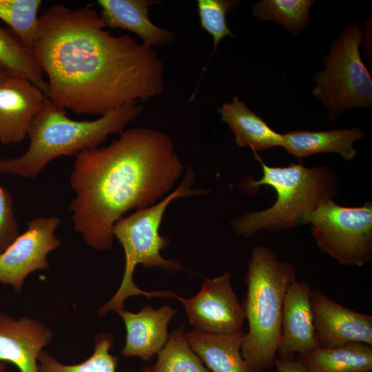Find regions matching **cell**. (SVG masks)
I'll use <instances>...</instances> for the list:
<instances>
[{"instance_id": "obj_20", "label": "cell", "mask_w": 372, "mask_h": 372, "mask_svg": "<svg viewBox=\"0 0 372 372\" xmlns=\"http://www.w3.org/2000/svg\"><path fill=\"white\" fill-rule=\"evenodd\" d=\"M309 372H370L372 346L349 343L335 347H316L300 355Z\"/></svg>"}, {"instance_id": "obj_30", "label": "cell", "mask_w": 372, "mask_h": 372, "mask_svg": "<svg viewBox=\"0 0 372 372\" xmlns=\"http://www.w3.org/2000/svg\"><path fill=\"white\" fill-rule=\"evenodd\" d=\"M0 372H7V366L5 362H0Z\"/></svg>"}, {"instance_id": "obj_13", "label": "cell", "mask_w": 372, "mask_h": 372, "mask_svg": "<svg viewBox=\"0 0 372 372\" xmlns=\"http://www.w3.org/2000/svg\"><path fill=\"white\" fill-rule=\"evenodd\" d=\"M52 338V331L37 320L0 313V362L19 372H39V354Z\"/></svg>"}, {"instance_id": "obj_14", "label": "cell", "mask_w": 372, "mask_h": 372, "mask_svg": "<svg viewBox=\"0 0 372 372\" xmlns=\"http://www.w3.org/2000/svg\"><path fill=\"white\" fill-rule=\"evenodd\" d=\"M311 285L292 282L286 293L282 313L278 357H294L318 347L311 306Z\"/></svg>"}, {"instance_id": "obj_18", "label": "cell", "mask_w": 372, "mask_h": 372, "mask_svg": "<svg viewBox=\"0 0 372 372\" xmlns=\"http://www.w3.org/2000/svg\"><path fill=\"white\" fill-rule=\"evenodd\" d=\"M245 333L192 330L185 335L192 350L212 372H249L241 354Z\"/></svg>"}, {"instance_id": "obj_17", "label": "cell", "mask_w": 372, "mask_h": 372, "mask_svg": "<svg viewBox=\"0 0 372 372\" xmlns=\"http://www.w3.org/2000/svg\"><path fill=\"white\" fill-rule=\"evenodd\" d=\"M364 135L360 127L319 132L298 130L282 134L281 147L300 162L304 158L321 153L338 154L351 161L357 154L355 142Z\"/></svg>"}, {"instance_id": "obj_8", "label": "cell", "mask_w": 372, "mask_h": 372, "mask_svg": "<svg viewBox=\"0 0 372 372\" xmlns=\"http://www.w3.org/2000/svg\"><path fill=\"white\" fill-rule=\"evenodd\" d=\"M308 224L318 248L344 266L362 267L372 260V203L344 207L329 199Z\"/></svg>"}, {"instance_id": "obj_29", "label": "cell", "mask_w": 372, "mask_h": 372, "mask_svg": "<svg viewBox=\"0 0 372 372\" xmlns=\"http://www.w3.org/2000/svg\"><path fill=\"white\" fill-rule=\"evenodd\" d=\"M10 75V74L8 73L0 70V82L6 79Z\"/></svg>"}, {"instance_id": "obj_21", "label": "cell", "mask_w": 372, "mask_h": 372, "mask_svg": "<svg viewBox=\"0 0 372 372\" xmlns=\"http://www.w3.org/2000/svg\"><path fill=\"white\" fill-rule=\"evenodd\" d=\"M0 70L27 79L49 97V86L32 49L0 25Z\"/></svg>"}, {"instance_id": "obj_2", "label": "cell", "mask_w": 372, "mask_h": 372, "mask_svg": "<svg viewBox=\"0 0 372 372\" xmlns=\"http://www.w3.org/2000/svg\"><path fill=\"white\" fill-rule=\"evenodd\" d=\"M70 183L76 231L99 251L113 245L112 229L131 209L156 203L185 172L171 138L149 128L124 130L105 147L76 154Z\"/></svg>"}, {"instance_id": "obj_6", "label": "cell", "mask_w": 372, "mask_h": 372, "mask_svg": "<svg viewBox=\"0 0 372 372\" xmlns=\"http://www.w3.org/2000/svg\"><path fill=\"white\" fill-rule=\"evenodd\" d=\"M195 174L188 166L178 185L165 198L148 207L121 218L112 229V234L121 244L125 253V269L121 284L114 296L98 311L103 316L111 310L123 308L125 300L132 296L144 295L147 298L169 297L176 295L171 291H145L134 282L133 275L136 267H156L167 271H175L182 268L179 260L165 259L160 254L168 244L169 240L159 234L163 215L168 205L175 199L207 194V190L193 189Z\"/></svg>"}, {"instance_id": "obj_12", "label": "cell", "mask_w": 372, "mask_h": 372, "mask_svg": "<svg viewBox=\"0 0 372 372\" xmlns=\"http://www.w3.org/2000/svg\"><path fill=\"white\" fill-rule=\"evenodd\" d=\"M47 96L25 79L8 76L0 82V143L16 144L28 137L30 125Z\"/></svg>"}, {"instance_id": "obj_23", "label": "cell", "mask_w": 372, "mask_h": 372, "mask_svg": "<svg viewBox=\"0 0 372 372\" xmlns=\"http://www.w3.org/2000/svg\"><path fill=\"white\" fill-rule=\"evenodd\" d=\"M151 372H209L191 348L182 325L169 335Z\"/></svg>"}, {"instance_id": "obj_27", "label": "cell", "mask_w": 372, "mask_h": 372, "mask_svg": "<svg viewBox=\"0 0 372 372\" xmlns=\"http://www.w3.org/2000/svg\"><path fill=\"white\" fill-rule=\"evenodd\" d=\"M18 236L12 196L8 190L0 186V254Z\"/></svg>"}, {"instance_id": "obj_25", "label": "cell", "mask_w": 372, "mask_h": 372, "mask_svg": "<svg viewBox=\"0 0 372 372\" xmlns=\"http://www.w3.org/2000/svg\"><path fill=\"white\" fill-rule=\"evenodd\" d=\"M42 3L41 0H0V19L30 49L37 36Z\"/></svg>"}, {"instance_id": "obj_7", "label": "cell", "mask_w": 372, "mask_h": 372, "mask_svg": "<svg viewBox=\"0 0 372 372\" xmlns=\"http://www.w3.org/2000/svg\"><path fill=\"white\" fill-rule=\"evenodd\" d=\"M363 36L356 22L345 26L324 57V70L313 76L312 94L327 107L331 121L347 109L372 106V79L360 52Z\"/></svg>"}, {"instance_id": "obj_31", "label": "cell", "mask_w": 372, "mask_h": 372, "mask_svg": "<svg viewBox=\"0 0 372 372\" xmlns=\"http://www.w3.org/2000/svg\"><path fill=\"white\" fill-rule=\"evenodd\" d=\"M141 372H151L150 368L148 366L145 367V369H143V371H141Z\"/></svg>"}, {"instance_id": "obj_22", "label": "cell", "mask_w": 372, "mask_h": 372, "mask_svg": "<svg viewBox=\"0 0 372 372\" xmlns=\"http://www.w3.org/2000/svg\"><path fill=\"white\" fill-rule=\"evenodd\" d=\"M113 344L111 335H97L93 353L87 360L75 364H63L42 350L37 358L39 372H116L118 358L110 353Z\"/></svg>"}, {"instance_id": "obj_1", "label": "cell", "mask_w": 372, "mask_h": 372, "mask_svg": "<svg viewBox=\"0 0 372 372\" xmlns=\"http://www.w3.org/2000/svg\"><path fill=\"white\" fill-rule=\"evenodd\" d=\"M105 28L89 6L56 4L39 17L31 49L47 74L48 98L61 107L103 116L162 94L164 67L156 51Z\"/></svg>"}, {"instance_id": "obj_15", "label": "cell", "mask_w": 372, "mask_h": 372, "mask_svg": "<svg viewBox=\"0 0 372 372\" xmlns=\"http://www.w3.org/2000/svg\"><path fill=\"white\" fill-rule=\"evenodd\" d=\"M116 311L126 327V340L122 355L136 356L148 361L166 343L169 337L168 324L177 311L165 305L157 309L146 306L138 313L123 309Z\"/></svg>"}, {"instance_id": "obj_9", "label": "cell", "mask_w": 372, "mask_h": 372, "mask_svg": "<svg viewBox=\"0 0 372 372\" xmlns=\"http://www.w3.org/2000/svg\"><path fill=\"white\" fill-rule=\"evenodd\" d=\"M61 223L56 216L36 217L28 221L26 231L0 254V283L21 292L30 273L48 269V254L61 244L55 236Z\"/></svg>"}, {"instance_id": "obj_16", "label": "cell", "mask_w": 372, "mask_h": 372, "mask_svg": "<svg viewBox=\"0 0 372 372\" xmlns=\"http://www.w3.org/2000/svg\"><path fill=\"white\" fill-rule=\"evenodd\" d=\"M152 0H98L100 16L105 26L121 28L137 34L147 47L163 45L174 40L169 30L154 25L149 17Z\"/></svg>"}, {"instance_id": "obj_5", "label": "cell", "mask_w": 372, "mask_h": 372, "mask_svg": "<svg viewBox=\"0 0 372 372\" xmlns=\"http://www.w3.org/2000/svg\"><path fill=\"white\" fill-rule=\"evenodd\" d=\"M296 268L278 260L277 254L258 245L251 253L246 273V298L242 304L249 329L241 354L249 372H262L274 365L280 345L285 297L296 281Z\"/></svg>"}, {"instance_id": "obj_26", "label": "cell", "mask_w": 372, "mask_h": 372, "mask_svg": "<svg viewBox=\"0 0 372 372\" xmlns=\"http://www.w3.org/2000/svg\"><path fill=\"white\" fill-rule=\"evenodd\" d=\"M240 1L234 0H198L197 6L201 28L211 35L214 52L220 41L226 37H234V34L229 28L226 16L233 11Z\"/></svg>"}, {"instance_id": "obj_11", "label": "cell", "mask_w": 372, "mask_h": 372, "mask_svg": "<svg viewBox=\"0 0 372 372\" xmlns=\"http://www.w3.org/2000/svg\"><path fill=\"white\" fill-rule=\"evenodd\" d=\"M318 347L361 342L372 346V316L348 309L318 289L310 296Z\"/></svg>"}, {"instance_id": "obj_4", "label": "cell", "mask_w": 372, "mask_h": 372, "mask_svg": "<svg viewBox=\"0 0 372 372\" xmlns=\"http://www.w3.org/2000/svg\"><path fill=\"white\" fill-rule=\"evenodd\" d=\"M254 155L261 163L262 176L259 180H245L242 189L253 191L262 185L269 186L275 190L276 200L266 209L234 218L231 227L240 236L250 237L261 230L278 231L307 225L318 206L337 194V176L328 166L306 167L300 162L271 167L256 152Z\"/></svg>"}, {"instance_id": "obj_28", "label": "cell", "mask_w": 372, "mask_h": 372, "mask_svg": "<svg viewBox=\"0 0 372 372\" xmlns=\"http://www.w3.org/2000/svg\"><path fill=\"white\" fill-rule=\"evenodd\" d=\"M278 372H309L300 358L278 357L274 360Z\"/></svg>"}, {"instance_id": "obj_19", "label": "cell", "mask_w": 372, "mask_h": 372, "mask_svg": "<svg viewBox=\"0 0 372 372\" xmlns=\"http://www.w3.org/2000/svg\"><path fill=\"white\" fill-rule=\"evenodd\" d=\"M218 110L221 120L234 133L238 147H249L254 152L281 147L282 134L272 130L237 96H234L231 103H224Z\"/></svg>"}, {"instance_id": "obj_3", "label": "cell", "mask_w": 372, "mask_h": 372, "mask_svg": "<svg viewBox=\"0 0 372 372\" xmlns=\"http://www.w3.org/2000/svg\"><path fill=\"white\" fill-rule=\"evenodd\" d=\"M143 110L137 103H127L96 120L79 121L68 118L64 108L46 97L30 125L28 149L19 157L0 159V174L33 178L54 158L95 149L110 134H121Z\"/></svg>"}, {"instance_id": "obj_24", "label": "cell", "mask_w": 372, "mask_h": 372, "mask_svg": "<svg viewBox=\"0 0 372 372\" xmlns=\"http://www.w3.org/2000/svg\"><path fill=\"white\" fill-rule=\"evenodd\" d=\"M313 0H261L251 7L252 14L261 20L274 21L287 31L298 34L309 21Z\"/></svg>"}, {"instance_id": "obj_10", "label": "cell", "mask_w": 372, "mask_h": 372, "mask_svg": "<svg viewBox=\"0 0 372 372\" xmlns=\"http://www.w3.org/2000/svg\"><path fill=\"white\" fill-rule=\"evenodd\" d=\"M231 273L225 272L205 279L200 291L192 298L176 297L183 304L195 330L214 333L242 331L245 309L231 287Z\"/></svg>"}]
</instances>
